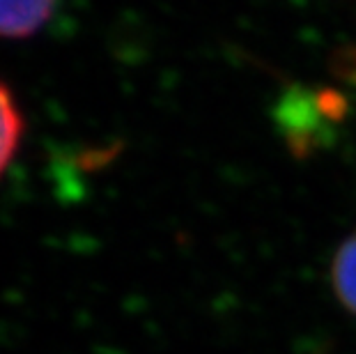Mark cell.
Segmentation results:
<instances>
[{"label": "cell", "instance_id": "cell-3", "mask_svg": "<svg viewBox=\"0 0 356 354\" xmlns=\"http://www.w3.org/2000/svg\"><path fill=\"white\" fill-rule=\"evenodd\" d=\"M24 136V118L12 99V92L0 83V175L12 163Z\"/></svg>", "mask_w": 356, "mask_h": 354}, {"label": "cell", "instance_id": "cell-4", "mask_svg": "<svg viewBox=\"0 0 356 354\" xmlns=\"http://www.w3.org/2000/svg\"><path fill=\"white\" fill-rule=\"evenodd\" d=\"M338 72L356 86V49H345L338 56Z\"/></svg>", "mask_w": 356, "mask_h": 354}, {"label": "cell", "instance_id": "cell-1", "mask_svg": "<svg viewBox=\"0 0 356 354\" xmlns=\"http://www.w3.org/2000/svg\"><path fill=\"white\" fill-rule=\"evenodd\" d=\"M56 0H0V37L24 40L51 19Z\"/></svg>", "mask_w": 356, "mask_h": 354}, {"label": "cell", "instance_id": "cell-2", "mask_svg": "<svg viewBox=\"0 0 356 354\" xmlns=\"http://www.w3.org/2000/svg\"><path fill=\"white\" fill-rule=\"evenodd\" d=\"M331 288L340 306L356 315V230L345 239L331 262Z\"/></svg>", "mask_w": 356, "mask_h": 354}]
</instances>
